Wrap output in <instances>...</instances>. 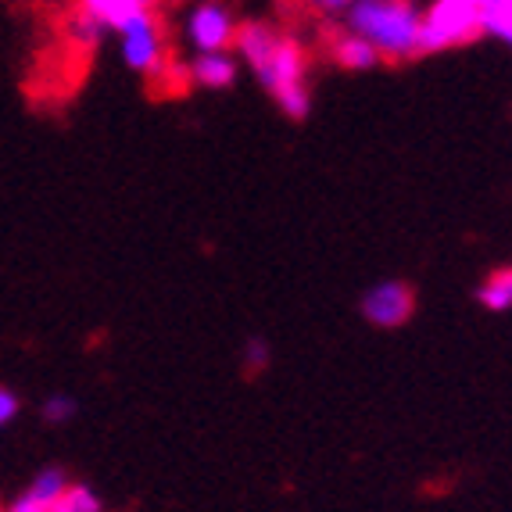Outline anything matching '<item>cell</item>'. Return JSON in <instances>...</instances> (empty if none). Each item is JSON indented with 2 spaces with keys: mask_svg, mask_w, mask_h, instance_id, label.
Masks as SVG:
<instances>
[{
  "mask_svg": "<svg viewBox=\"0 0 512 512\" xmlns=\"http://www.w3.org/2000/svg\"><path fill=\"white\" fill-rule=\"evenodd\" d=\"M233 54L255 72L258 83L269 90L287 119H305L312 111L308 90V51L294 36L276 33L265 22H244L233 40Z\"/></svg>",
  "mask_w": 512,
  "mask_h": 512,
  "instance_id": "cell-1",
  "label": "cell"
},
{
  "mask_svg": "<svg viewBox=\"0 0 512 512\" xmlns=\"http://www.w3.org/2000/svg\"><path fill=\"white\" fill-rule=\"evenodd\" d=\"M344 26L373 43L380 61H405L419 54L423 11L412 0H351Z\"/></svg>",
  "mask_w": 512,
  "mask_h": 512,
  "instance_id": "cell-2",
  "label": "cell"
},
{
  "mask_svg": "<svg viewBox=\"0 0 512 512\" xmlns=\"http://www.w3.org/2000/svg\"><path fill=\"white\" fill-rule=\"evenodd\" d=\"M484 36V0H434L423 11L419 51L441 54Z\"/></svg>",
  "mask_w": 512,
  "mask_h": 512,
  "instance_id": "cell-3",
  "label": "cell"
},
{
  "mask_svg": "<svg viewBox=\"0 0 512 512\" xmlns=\"http://www.w3.org/2000/svg\"><path fill=\"white\" fill-rule=\"evenodd\" d=\"M119 51L122 61H126V69L140 72L147 79H154L172 61L169 47H165V29L154 11L133 18V22H126L119 29Z\"/></svg>",
  "mask_w": 512,
  "mask_h": 512,
  "instance_id": "cell-4",
  "label": "cell"
},
{
  "mask_svg": "<svg viewBox=\"0 0 512 512\" xmlns=\"http://www.w3.org/2000/svg\"><path fill=\"white\" fill-rule=\"evenodd\" d=\"M237 15L226 0H197L194 8L183 18V36H187L194 54H212V51H233L237 40Z\"/></svg>",
  "mask_w": 512,
  "mask_h": 512,
  "instance_id": "cell-5",
  "label": "cell"
},
{
  "mask_svg": "<svg viewBox=\"0 0 512 512\" xmlns=\"http://www.w3.org/2000/svg\"><path fill=\"white\" fill-rule=\"evenodd\" d=\"M412 312H416V294L402 280H384L362 294V319L380 330H398L409 323Z\"/></svg>",
  "mask_w": 512,
  "mask_h": 512,
  "instance_id": "cell-6",
  "label": "cell"
},
{
  "mask_svg": "<svg viewBox=\"0 0 512 512\" xmlns=\"http://www.w3.org/2000/svg\"><path fill=\"white\" fill-rule=\"evenodd\" d=\"M65 484H69L65 470H58V466H43V470L29 480L26 491H22L18 498H11L4 512H51L54 502H58V495L65 491Z\"/></svg>",
  "mask_w": 512,
  "mask_h": 512,
  "instance_id": "cell-7",
  "label": "cell"
},
{
  "mask_svg": "<svg viewBox=\"0 0 512 512\" xmlns=\"http://www.w3.org/2000/svg\"><path fill=\"white\" fill-rule=\"evenodd\" d=\"M187 72H190V86H201V90H230V86L237 83L240 61L233 51L194 54Z\"/></svg>",
  "mask_w": 512,
  "mask_h": 512,
  "instance_id": "cell-8",
  "label": "cell"
},
{
  "mask_svg": "<svg viewBox=\"0 0 512 512\" xmlns=\"http://www.w3.org/2000/svg\"><path fill=\"white\" fill-rule=\"evenodd\" d=\"M76 11L94 18L101 29H115L119 33L126 22L154 11V0H76Z\"/></svg>",
  "mask_w": 512,
  "mask_h": 512,
  "instance_id": "cell-9",
  "label": "cell"
},
{
  "mask_svg": "<svg viewBox=\"0 0 512 512\" xmlns=\"http://www.w3.org/2000/svg\"><path fill=\"white\" fill-rule=\"evenodd\" d=\"M330 58H333V65H341L344 72H369L380 65V54L373 51V43L362 40V36L351 33V29H344V33H337L330 40Z\"/></svg>",
  "mask_w": 512,
  "mask_h": 512,
  "instance_id": "cell-10",
  "label": "cell"
},
{
  "mask_svg": "<svg viewBox=\"0 0 512 512\" xmlns=\"http://www.w3.org/2000/svg\"><path fill=\"white\" fill-rule=\"evenodd\" d=\"M480 305L491 312H509L512 308V265H502L480 283Z\"/></svg>",
  "mask_w": 512,
  "mask_h": 512,
  "instance_id": "cell-11",
  "label": "cell"
},
{
  "mask_svg": "<svg viewBox=\"0 0 512 512\" xmlns=\"http://www.w3.org/2000/svg\"><path fill=\"white\" fill-rule=\"evenodd\" d=\"M51 512H104V502H101V495H97L94 487L72 484V480H69Z\"/></svg>",
  "mask_w": 512,
  "mask_h": 512,
  "instance_id": "cell-12",
  "label": "cell"
},
{
  "mask_svg": "<svg viewBox=\"0 0 512 512\" xmlns=\"http://www.w3.org/2000/svg\"><path fill=\"white\" fill-rule=\"evenodd\" d=\"M104 33H108V29L97 26L94 18H86L83 11H72V18H69V40L76 43L79 51H94L97 43L104 40Z\"/></svg>",
  "mask_w": 512,
  "mask_h": 512,
  "instance_id": "cell-13",
  "label": "cell"
},
{
  "mask_svg": "<svg viewBox=\"0 0 512 512\" xmlns=\"http://www.w3.org/2000/svg\"><path fill=\"white\" fill-rule=\"evenodd\" d=\"M76 412H79V402L72 398V394H51V398H43V405H40L43 423H51V427H65V423H72Z\"/></svg>",
  "mask_w": 512,
  "mask_h": 512,
  "instance_id": "cell-14",
  "label": "cell"
},
{
  "mask_svg": "<svg viewBox=\"0 0 512 512\" xmlns=\"http://www.w3.org/2000/svg\"><path fill=\"white\" fill-rule=\"evenodd\" d=\"M484 33H487V36H495L498 43H505V47L512 51V4H509V8L498 11V15L487 18Z\"/></svg>",
  "mask_w": 512,
  "mask_h": 512,
  "instance_id": "cell-15",
  "label": "cell"
},
{
  "mask_svg": "<svg viewBox=\"0 0 512 512\" xmlns=\"http://www.w3.org/2000/svg\"><path fill=\"white\" fill-rule=\"evenodd\" d=\"M244 366H248V373H262V369L269 366V344L248 341V348H244Z\"/></svg>",
  "mask_w": 512,
  "mask_h": 512,
  "instance_id": "cell-16",
  "label": "cell"
},
{
  "mask_svg": "<svg viewBox=\"0 0 512 512\" xmlns=\"http://www.w3.org/2000/svg\"><path fill=\"white\" fill-rule=\"evenodd\" d=\"M18 409H22V402H18V394L8 391V387H0V430L8 427L11 419L18 416Z\"/></svg>",
  "mask_w": 512,
  "mask_h": 512,
  "instance_id": "cell-17",
  "label": "cell"
},
{
  "mask_svg": "<svg viewBox=\"0 0 512 512\" xmlns=\"http://www.w3.org/2000/svg\"><path fill=\"white\" fill-rule=\"evenodd\" d=\"M308 11H316V15H344L351 8V0H301Z\"/></svg>",
  "mask_w": 512,
  "mask_h": 512,
  "instance_id": "cell-18",
  "label": "cell"
}]
</instances>
